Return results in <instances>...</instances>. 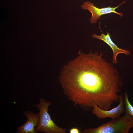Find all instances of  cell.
<instances>
[{"mask_svg": "<svg viewBox=\"0 0 133 133\" xmlns=\"http://www.w3.org/2000/svg\"><path fill=\"white\" fill-rule=\"evenodd\" d=\"M24 115L27 120L24 124L18 127L15 133H36L35 128L38 125L40 119L39 114H34L32 111H25Z\"/></svg>", "mask_w": 133, "mask_h": 133, "instance_id": "6", "label": "cell"}, {"mask_svg": "<svg viewBox=\"0 0 133 133\" xmlns=\"http://www.w3.org/2000/svg\"><path fill=\"white\" fill-rule=\"evenodd\" d=\"M133 127V117L127 113L95 128L84 129L83 133H128Z\"/></svg>", "mask_w": 133, "mask_h": 133, "instance_id": "2", "label": "cell"}, {"mask_svg": "<svg viewBox=\"0 0 133 133\" xmlns=\"http://www.w3.org/2000/svg\"><path fill=\"white\" fill-rule=\"evenodd\" d=\"M103 55L80 52L64 67L59 78L64 95L74 106L85 111L92 110L95 105L108 110L120 101L121 78Z\"/></svg>", "mask_w": 133, "mask_h": 133, "instance_id": "1", "label": "cell"}, {"mask_svg": "<svg viewBox=\"0 0 133 133\" xmlns=\"http://www.w3.org/2000/svg\"><path fill=\"white\" fill-rule=\"evenodd\" d=\"M119 98V103L117 106L110 110H102L95 105L92 109V113L98 119L109 117L112 119H115L117 118L125 111L123 95H120Z\"/></svg>", "mask_w": 133, "mask_h": 133, "instance_id": "5", "label": "cell"}, {"mask_svg": "<svg viewBox=\"0 0 133 133\" xmlns=\"http://www.w3.org/2000/svg\"><path fill=\"white\" fill-rule=\"evenodd\" d=\"M70 133H80V132L79 130L76 128H72L69 131Z\"/></svg>", "mask_w": 133, "mask_h": 133, "instance_id": "9", "label": "cell"}, {"mask_svg": "<svg viewBox=\"0 0 133 133\" xmlns=\"http://www.w3.org/2000/svg\"><path fill=\"white\" fill-rule=\"evenodd\" d=\"M92 36L93 38L102 40L110 47L113 52L112 63L114 64L117 63L116 58L119 54L123 53L126 55H129L130 54V52L128 50L118 48L111 40L109 33L107 32L106 35L102 33L100 35H97L94 33L92 34Z\"/></svg>", "mask_w": 133, "mask_h": 133, "instance_id": "7", "label": "cell"}, {"mask_svg": "<svg viewBox=\"0 0 133 133\" xmlns=\"http://www.w3.org/2000/svg\"><path fill=\"white\" fill-rule=\"evenodd\" d=\"M51 104L50 101H47L45 99L41 98L39 103L33 105L39 110V121L35 129L36 131L45 133H66V129L59 127L51 119L48 112L49 107Z\"/></svg>", "mask_w": 133, "mask_h": 133, "instance_id": "3", "label": "cell"}, {"mask_svg": "<svg viewBox=\"0 0 133 133\" xmlns=\"http://www.w3.org/2000/svg\"><path fill=\"white\" fill-rule=\"evenodd\" d=\"M126 2L125 1L117 6L112 7L110 6L101 8H97L95 6L94 3L88 1L84 2L81 5L82 9L89 10L91 14V17L90 20L91 24L96 23L98 20L100 19L101 16L105 14L113 13L118 14L120 17L123 16L121 13L117 12L115 10L121 5Z\"/></svg>", "mask_w": 133, "mask_h": 133, "instance_id": "4", "label": "cell"}, {"mask_svg": "<svg viewBox=\"0 0 133 133\" xmlns=\"http://www.w3.org/2000/svg\"><path fill=\"white\" fill-rule=\"evenodd\" d=\"M123 100L126 109L125 111L133 117V106L129 100L128 94L126 92L124 94Z\"/></svg>", "mask_w": 133, "mask_h": 133, "instance_id": "8", "label": "cell"}]
</instances>
